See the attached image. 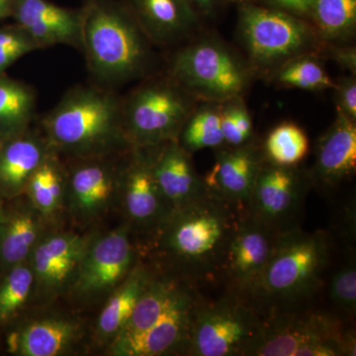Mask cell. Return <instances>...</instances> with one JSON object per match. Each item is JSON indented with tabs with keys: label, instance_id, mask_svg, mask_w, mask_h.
Listing matches in <instances>:
<instances>
[{
	"label": "cell",
	"instance_id": "1",
	"mask_svg": "<svg viewBox=\"0 0 356 356\" xmlns=\"http://www.w3.org/2000/svg\"><path fill=\"white\" fill-rule=\"evenodd\" d=\"M243 214L211 192L172 210L151 235L163 273L197 284L216 280Z\"/></svg>",
	"mask_w": 356,
	"mask_h": 356
},
{
	"label": "cell",
	"instance_id": "2",
	"mask_svg": "<svg viewBox=\"0 0 356 356\" xmlns=\"http://www.w3.org/2000/svg\"><path fill=\"white\" fill-rule=\"evenodd\" d=\"M332 259V238L323 229L281 234L248 300L262 317L308 308L325 288Z\"/></svg>",
	"mask_w": 356,
	"mask_h": 356
},
{
	"label": "cell",
	"instance_id": "3",
	"mask_svg": "<svg viewBox=\"0 0 356 356\" xmlns=\"http://www.w3.org/2000/svg\"><path fill=\"white\" fill-rule=\"evenodd\" d=\"M51 149L72 158L125 153L131 145L124 128L122 98L98 86H74L42 119Z\"/></svg>",
	"mask_w": 356,
	"mask_h": 356
},
{
	"label": "cell",
	"instance_id": "4",
	"mask_svg": "<svg viewBox=\"0 0 356 356\" xmlns=\"http://www.w3.org/2000/svg\"><path fill=\"white\" fill-rule=\"evenodd\" d=\"M81 14V51L99 83L115 86L147 76L153 44L121 0H84Z\"/></svg>",
	"mask_w": 356,
	"mask_h": 356
},
{
	"label": "cell",
	"instance_id": "5",
	"mask_svg": "<svg viewBox=\"0 0 356 356\" xmlns=\"http://www.w3.org/2000/svg\"><path fill=\"white\" fill-rule=\"evenodd\" d=\"M350 323L312 307L269 314L245 356H355Z\"/></svg>",
	"mask_w": 356,
	"mask_h": 356
},
{
	"label": "cell",
	"instance_id": "6",
	"mask_svg": "<svg viewBox=\"0 0 356 356\" xmlns=\"http://www.w3.org/2000/svg\"><path fill=\"white\" fill-rule=\"evenodd\" d=\"M238 26L254 74L270 76L293 58L321 53L325 44L306 19L254 1L241 2Z\"/></svg>",
	"mask_w": 356,
	"mask_h": 356
},
{
	"label": "cell",
	"instance_id": "7",
	"mask_svg": "<svg viewBox=\"0 0 356 356\" xmlns=\"http://www.w3.org/2000/svg\"><path fill=\"white\" fill-rule=\"evenodd\" d=\"M198 102L168 74L149 77L122 98L131 147H154L177 140Z\"/></svg>",
	"mask_w": 356,
	"mask_h": 356
},
{
	"label": "cell",
	"instance_id": "8",
	"mask_svg": "<svg viewBox=\"0 0 356 356\" xmlns=\"http://www.w3.org/2000/svg\"><path fill=\"white\" fill-rule=\"evenodd\" d=\"M168 74L198 102L222 103L243 96L254 72L227 44L203 38L175 54Z\"/></svg>",
	"mask_w": 356,
	"mask_h": 356
},
{
	"label": "cell",
	"instance_id": "9",
	"mask_svg": "<svg viewBox=\"0 0 356 356\" xmlns=\"http://www.w3.org/2000/svg\"><path fill=\"white\" fill-rule=\"evenodd\" d=\"M264 317L236 293L204 300L192 327L187 355L245 356L261 332Z\"/></svg>",
	"mask_w": 356,
	"mask_h": 356
},
{
	"label": "cell",
	"instance_id": "10",
	"mask_svg": "<svg viewBox=\"0 0 356 356\" xmlns=\"http://www.w3.org/2000/svg\"><path fill=\"white\" fill-rule=\"evenodd\" d=\"M310 172L298 165L283 166L264 161L245 214L276 235L301 228Z\"/></svg>",
	"mask_w": 356,
	"mask_h": 356
},
{
	"label": "cell",
	"instance_id": "11",
	"mask_svg": "<svg viewBox=\"0 0 356 356\" xmlns=\"http://www.w3.org/2000/svg\"><path fill=\"white\" fill-rule=\"evenodd\" d=\"M277 236L266 226L243 214L232 236L217 280L226 291L248 299L273 254Z\"/></svg>",
	"mask_w": 356,
	"mask_h": 356
},
{
	"label": "cell",
	"instance_id": "12",
	"mask_svg": "<svg viewBox=\"0 0 356 356\" xmlns=\"http://www.w3.org/2000/svg\"><path fill=\"white\" fill-rule=\"evenodd\" d=\"M154 147H132L120 165V192L130 221L138 229L153 235L170 213L154 179Z\"/></svg>",
	"mask_w": 356,
	"mask_h": 356
},
{
	"label": "cell",
	"instance_id": "13",
	"mask_svg": "<svg viewBox=\"0 0 356 356\" xmlns=\"http://www.w3.org/2000/svg\"><path fill=\"white\" fill-rule=\"evenodd\" d=\"M127 227L89 243L74 288L81 296L92 297L120 284L134 268V250Z\"/></svg>",
	"mask_w": 356,
	"mask_h": 356
},
{
	"label": "cell",
	"instance_id": "14",
	"mask_svg": "<svg viewBox=\"0 0 356 356\" xmlns=\"http://www.w3.org/2000/svg\"><path fill=\"white\" fill-rule=\"evenodd\" d=\"M215 151L214 165L203 177L208 191L241 212H247L257 175L266 161L262 146L250 140L243 146H222Z\"/></svg>",
	"mask_w": 356,
	"mask_h": 356
},
{
	"label": "cell",
	"instance_id": "15",
	"mask_svg": "<svg viewBox=\"0 0 356 356\" xmlns=\"http://www.w3.org/2000/svg\"><path fill=\"white\" fill-rule=\"evenodd\" d=\"M109 156L79 159L65 178L72 211L84 219L98 216L119 193L120 166Z\"/></svg>",
	"mask_w": 356,
	"mask_h": 356
},
{
	"label": "cell",
	"instance_id": "16",
	"mask_svg": "<svg viewBox=\"0 0 356 356\" xmlns=\"http://www.w3.org/2000/svg\"><path fill=\"white\" fill-rule=\"evenodd\" d=\"M11 17L41 49L64 44L81 51V8H65L49 0H13Z\"/></svg>",
	"mask_w": 356,
	"mask_h": 356
},
{
	"label": "cell",
	"instance_id": "17",
	"mask_svg": "<svg viewBox=\"0 0 356 356\" xmlns=\"http://www.w3.org/2000/svg\"><path fill=\"white\" fill-rule=\"evenodd\" d=\"M89 242L83 236H48L33 248L32 270L40 289L53 294L74 285Z\"/></svg>",
	"mask_w": 356,
	"mask_h": 356
},
{
	"label": "cell",
	"instance_id": "18",
	"mask_svg": "<svg viewBox=\"0 0 356 356\" xmlns=\"http://www.w3.org/2000/svg\"><path fill=\"white\" fill-rule=\"evenodd\" d=\"M153 172L170 212L209 193L204 178L196 172L191 154L178 140L154 147Z\"/></svg>",
	"mask_w": 356,
	"mask_h": 356
},
{
	"label": "cell",
	"instance_id": "19",
	"mask_svg": "<svg viewBox=\"0 0 356 356\" xmlns=\"http://www.w3.org/2000/svg\"><path fill=\"white\" fill-rule=\"evenodd\" d=\"M356 170V121L337 112L329 130L318 139L312 184L325 191L336 189Z\"/></svg>",
	"mask_w": 356,
	"mask_h": 356
},
{
	"label": "cell",
	"instance_id": "20",
	"mask_svg": "<svg viewBox=\"0 0 356 356\" xmlns=\"http://www.w3.org/2000/svg\"><path fill=\"white\" fill-rule=\"evenodd\" d=\"M153 44L170 46L187 37L199 13L189 0H121Z\"/></svg>",
	"mask_w": 356,
	"mask_h": 356
},
{
	"label": "cell",
	"instance_id": "21",
	"mask_svg": "<svg viewBox=\"0 0 356 356\" xmlns=\"http://www.w3.org/2000/svg\"><path fill=\"white\" fill-rule=\"evenodd\" d=\"M51 149L44 136L28 129L7 138L0 149V194L13 198L25 191L30 177Z\"/></svg>",
	"mask_w": 356,
	"mask_h": 356
},
{
	"label": "cell",
	"instance_id": "22",
	"mask_svg": "<svg viewBox=\"0 0 356 356\" xmlns=\"http://www.w3.org/2000/svg\"><path fill=\"white\" fill-rule=\"evenodd\" d=\"M79 336V325L70 321H36L9 337V351L22 356L60 355L69 351Z\"/></svg>",
	"mask_w": 356,
	"mask_h": 356
},
{
	"label": "cell",
	"instance_id": "23",
	"mask_svg": "<svg viewBox=\"0 0 356 356\" xmlns=\"http://www.w3.org/2000/svg\"><path fill=\"white\" fill-rule=\"evenodd\" d=\"M40 232L34 211H14L0 220V270L23 264L36 245Z\"/></svg>",
	"mask_w": 356,
	"mask_h": 356
},
{
	"label": "cell",
	"instance_id": "24",
	"mask_svg": "<svg viewBox=\"0 0 356 356\" xmlns=\"http://www.w3.org/2000/svg\"><path fill=\"white\" fill-rule=\"evenodd\" d=\"M153 275L146 267L134 266L102 312L98 320L100 337L115 339L121 332Z\"/></svg>",
	"mask_w": 356,
	"mask_h": 356
},
{
	"label": "cell",
	"instance_id": "25",
	"mask_svg": "<svg viewBox=\"0 0 356 356\" xmlns=\"http://www.w3.org/2000/svg\"><path fill=\"white\" fill-rule=\"evenodd\" d=\"M194 111L185 122L178 137V143L187 153H196L204 149L225 146L221 126L220 102H199Z\"/></svg>",
	"mask_w": 356,
	"mask_h": 356
},
{
	"label": "cell",
	"instance_id": "26",
	"mask_svg": "<svg viewBox=\"0 0 356 356\" xmlns=\"http://www.w3.org/2000/svg\"><path fill=\"white\" fill-rule=\"evenodd\" d=\"M309 19L324 43L353 38L356 28V0H313Z\"/></svg>",
	"mask_w": 356,
	"mask_h": 356
},
{
	"label": "cell",
	"instance_id": "27",
	"mask_svg": "<svg viewBox=\"0 0 356 356\" xmlns=\"http://www.w3.org/2000/svg\"><path fill=\"white\" fill-rule=\"evenodd\" d=\"M36 109L34 89L0 74V130L9 136L29 127Z\"/></svg>",
	"mask_w": 356,
	"mask_h": 356
},
{
	"label": "cell",
	"instance_id": "28",
	"mask_svg": "<svg viewBox=\"0 0 356 356\" xmlns=\"http://www.w3.org/2000/svg\"><path fill=\"white\" fill-rule=\"evenodd\" d=\"M65 178L67 175L58 161L57 153L51 149L33 173L26 187L35 208L42 214L50 215L58 210L65 192Z\"/></svg>",
	"mask_w": 356,
	"mask_h": 356
},
{
	"label": "cell",
	"instance_id": "29",
	"mask_svg": "<svg viewBox=\"0 0 356 356\" xmlns=\"http://www.w3.org/2000/svg\"><path fill=\"white\" fill-rule=\"evenodd\" d=\"M320 53H308L293 58L270 74L274 83L286 88L308 91L334 88L336 83L321 62Z\"/></svg>",
	"mask_w": 356,
	"mask_h": 356
},
{
	"label": "cell",
	"instance_id": "30",
	"mask_svg": "<svg viewBox=\"0 0 356 356\" xmlns=\"http://www.w3.org/2000/svg\"><path fill=\"white\" fill-rule=\"evenodd\" d=\"M262 149L267 161L274 165H298L308 154L309 140L303 129L285 122L268 134Z\"/></svg>",
	"mask_w": 356,
	"mask_h": 356
},
{
	"label": "cell",
	"instance_id": "31",
	"mask_svg": "<svg viewBox=\"0 0 356 356\" xmlns=\"http://www.w3.org/2000/svg\"><path fill=\"white\" fill-rule=\"evenodd\" d=\"M34 283L32 268L24 262L7 271L0 282V325L15 317L29 298Z\"/></svg>",
	"mask_w": 356,
	"mask_h": 356
},
{
	"label": "cell",
	"instance_id": "32",
	"mask_svg": "<svg viewBox=\"0 0 356 356\" xmlns=\"http://www.w3.org/2000/svg\"><path fill=\"white\" fill-rule=\"evenodd\" d=\"M325 286L337 317L351 322L356 313V268L353 259L343 262L327 276Z\"/></svg>",
	"mask_w": 356,
	"mask_h": 356
},
{
	"label": "cell",
	"instance_id": "33",
	"mask_svg": "<svg viewBox=\"0 0 356 356\" xmlns=\"http://www.w3.org/2000/svg\"><path fill=\"white\" fill-rule=\"evenodd\" d=\"M221 126L225 146L238 147L252 140L254 126L243 96L221 103Z\"/></svg>",
	"mask_w": 356,
	"mask_h": 356
},
{
	"label": "cell",
	"instance_id": "34",
	"mask_svg": "<svg viewBox=\"0 0 356 356\" xmlns=\"http://www.w3.org/2000/svg\"><path fill=\"white\" fill-rule=\"evenodd\" d=\"M37 50L41 47L22 26L15 23L0 27V74L23 56Z\"/></svg>",
	"mask_w": 356,
	"mask_h": 356
},
{
	"label": "cell",
	"instance_id": "35",
	"mask_svg": "<svg viewBox=\"0 0 356 356\" xmlns=\"http://www.w3.org/2000/svg\"><path fill=\"white\" fill-rule=\"evenodd\" d=\"M337 112L356 121V79L355 76H343L334 86Z\"/></svg>",
	"mask_w": 356,
	"mask_h": 356
},
{
	"label": "cell",
	"instance_id": "36",
	"mask_svg": "<svg viewBox=\"0 0 356 356\" xmlns=\"http://www.w3.org/2000/svg\"><path fill=\"white\" fill-rule=\"evenodd\" d=\"M261 6L284 11L303 19H308L313 0H252Z\"/></svg>",
	"mask_w": 356,
	"mask_h": 356
},
{
	"label": "cell",
	"instance_id": "37",
	"mask_svg": "<svg viewBox=\"0 0 356 356\" xmlns=\"http://www.w3.org/2000/svg\"><path fill=\"white\" fill-rule=\"evenodd\" d=\"M323 50L327 51L339 67L350 72L353 76L356 74V50L353 46H337L325 43Z\"/></svg>",
	"mask_w": 356,
	"mask_h": 356
},
{
	"label": "cell",
	"instance_id": "38",
	"mask_svg": "<svg viewBox=\"0 0 356 356\" xmlns=\"http://www.w3.org/2000/svg\"><path fill=\"white\" fill-rule=\"evenodd\" d=\"M189 1L199 14L210 16L214 13L219 0H189Z\"/></svg>",
	"mask_w": 356,
	"mask_h": 356
},
{
	"label": "cell",
	"instance_id": "39",
	"mask_svg": "<svg viewBox=\"0 0 356 356\" xmlns=\"http://www.w3.org/2000/svg\"><path fill=\"white\" fill-rule=\"evenodd\" d=\"M13 0H0V21L11 17Z\"/></svg>",
	"mask_w": 356,
	"mask_h": 356
},
{
	"label": "cell",
	"instance_id": "40",
	"mask_svg": "<svg viewBox=\"0 0 356 356\" xmlns=\"http://www.w3.org/2000/svg\"><path fill=\"white\" fill-rule=\"evenodd\" d=\"M2 216H3V208H2L1 200H0V220H1Z\"/></svg>",
	"mask_w": 356,
	"mask_h": 356
},
{
	"label": "cell",
	"instance_id": "41",
	"mask_svg": "<svg viewBox=\"0 0 356 356\" xmlns=\"http://www.w3.org/2000/svg\"><path fill=\"white\" fill-rule=\"evenodd\" d=\"M229 1H238V2H243V1H252V0H229Z\"/></svg>",
	"mask_w": 356,
	"mask_h": 356
}]
</instances>
